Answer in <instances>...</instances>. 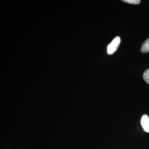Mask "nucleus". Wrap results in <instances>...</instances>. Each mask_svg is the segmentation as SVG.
Segmentation results:
<instances>
[{"label":"nucleus","mask_w":149,"mask_h":149,"mask_svg":"<svg viewBox=\"0 0 149 149\" xmlns=\"http://www.w3.org/2000/svg\"><path fill=\"white\" fill-rule=\"evenodd\" d=\"M120 37L117 36L115 37L111 42L107 46V52L109 55L113 54L115 52H116L119 47L120 43Z\"/></svg>","instance_id":"obj_1"},{"label":"nucleus","mask_w":149,"mask_h":149,"mask_svg":"<svg viewBox=\"0 0 149 149\" xmlns=\"http://www.w3.org/2000/svg\"><path fill=\"white\" fill-rule=\"evenodd\" d=\"M141 124L144 131L149 133V117L147 114H144L141 119Z\"/></svg>","instance_id":"obj_2"},{"label":"nucleus","mask_w":149,"mask_h":149,"mask_svg":"<svg viewBox=\"0 0 149 149\" xmlns=\"http://www.w3.org/2000/svg\"><path fill=\"white\" fill-rule=\"evenodd\" d=\"M141 51L143 53H146L149 52V38L142 44Z\"/></svg>","instance_id":"obj_3"},{"label":"nucleus","mask_w":149,"mask_h":149,"mask_svg":"<svg viewBox=\"0 0 149 149\" xmlns=\"http://www.w3.org/2000/svg\"><path fill=\"white\" fill-rule=\"evenodd\" d=\"M143 78L145 82L149 84V68L146 70L144 72Z\"/></svg>","instance_id":"obj_4"},{"label":"nucleus","mask_w":149,"mask_h":149,"mask_svg":"<svg viewBox=\"0 0 149 149\" xmlns=\"http://www.w3.org/2000/svg\"><path fill=\"white\" fill-rule=\"evenodd\" d=\"M122 1L124 2L135 5L139 4L141 2L140 0H123Z\"/></svg>","instance_id":"obj_5"}]
</instances>
